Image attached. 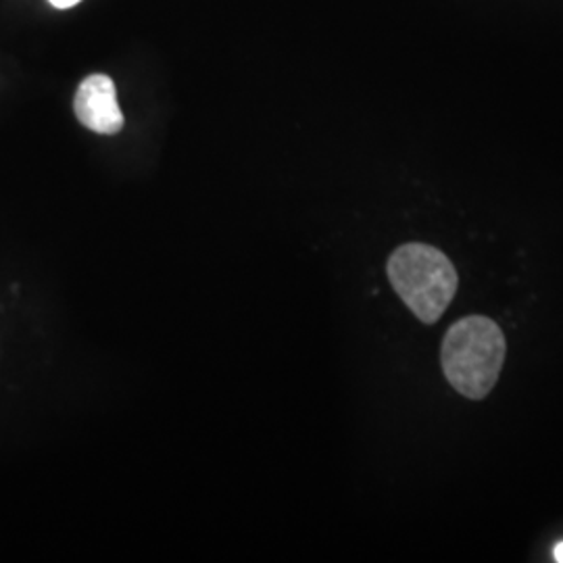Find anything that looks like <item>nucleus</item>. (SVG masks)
Segmentation results:
<instances>
[{
    "label": "nucleus",
    "instance_id": "obj_1",
    "mask_svg": "<svg viewBox=\"0 0 563 563\" xmlns=\"http://www.w3.org/2000/svg\"><path fill=\"white\" fill-rule=\"evenodd\" d=\"M507 344L497 322L481 316L463 318L444 334L441 349L444 376L460 395L481 401L499 380Z\"/></svg>",
    "mask_w": 563,
    "mask_h": 563
},
{
    "label": "nucleus",
    "instance_id": "obj_2",
    "mask_svg": "<svg viewBox=\"0 0 563 563\" xmlns=\"http://www.w3.org/2000/svg\"><path fill=\"white\" fill-rule=\"evenodd\" d=\"M388 280L402 302L423 323H437L453 301L460 278L443 251L409 242L399 246L386 265Z\"/></svg>",
    "mask_w": 563,
    "mask_h": 563
},
{
    "label": "nucleus",
    "instance_id": "obj_3",
    "mask_svg": "<svg viewBox=\"0 0 563 563\" xmlns=\"http://www.w3.org/2000/svg\"><path fill=\"white\" fill-rule=\"evenodd\" d=\"M74 111L81 125L97 134L111 136L123 128L118 90L109 76L95 74L81 81L74 99Z\"/></svg>",
    "mask_w": 563,
    "mask_h": 563
},
{
    "label": "nucleus",
    "instance_id": "obj_4",
    "mask_svg": "<svg viewBox=\"0 0 563 563\" xmlns=\"http://www.w3.org/2000/svg\"><path fill=\"white\" fill-rule=\"evenodd\" d=\"M53 7H57V9H71V7H76L78 2L81 0H48Z\"/></svg>",
    "mask_w": 563,
    "mask_h": 563
},
{
    "label": "nucleus",
    "instance_id": "obj_5",
    "mask_svg": "<svg viewBox=\"0 0 563 563\" xmlns=\"http://www.w3.org/2000/svg\"><path fill=\"white\" fill-rule=\"evenodd\" d=\"M553 555H555V562L563 563V541L562 543L555 544V551H553Z\"/></svg>",
    "mask_w": 563,
    "mask_h": 563
}]
</instances>
